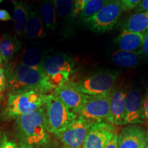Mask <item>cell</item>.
I'll return each mask as SVG.
<instances>
[{
	"mask_svg": "<svg viewBox=\"0 0 148 148\" xmlns=\"http://www.w3.org/2000/svg\"><path fill=\"white\" fill-rule=\"evenodd\" d=\"M129 86L121 83L114 86L110 93V108L113 123L115 126L123 125L125 101Z\"/></svg>",
	"mask_w": 148,
	"mask_h": 148,
	"instance_id": "14",
	"label": "cell"
},
{
	"mask_svg": "<svg viewBox=\"0 0 148 148\" xmlns=\"http://www.w3.org/2000/svg\"><path fill=\"white\" fill-rule=\"evenodd\" d=\"M58 18L64 26L75 21L73 17L74 0H53Z\"/></svg>",
	"mask_w": 148,
	"mask_h": 148,
	"instance_id": "23",
	"label": "cell"
},
{
	"mask_svg": "<svg viewBox=\"0 0 148 148\" xmlns=\"http://www.w3.org/2000/svg\"><path fill=\"white\" fill-rule=\"evenodd\" d=\"M21 49V44L16 36L5 33L0 37V51L5 70L8 69Z\"/></svg>",
	"mask_w": 148,
	"mask_h": 148,
	"instance_id": "17",
	"label": "cell"
},
{
	"mask_svg": "<svg viewBox=\"0 0 148 148\" xmlns=\"http://www.w3.org/2000/svg\"><path fill=\"white\" fill-rule=\"evenodd\" d=\"M148 136L138 124L127 125L118 133V148H145Z\"/></svg>",
	"mask_w": 148,
	"mask_h": 148,
	"instance_id": "13",
	"label": "cell"
},
{
	"mask_svg": "<svg viewBox=\"0 0 148 148\" xmlns=\"http://www.w3.org/2000/svg\"><path fill=\"white\" fill-rule=\"evenodd\" d=\"M77 115L82 116L90 122L105 121L114 125L110 108V94L87 95Z\"/></svg>",
	"mask_w": 148,
	"mask_h": 148,
	"instance_id": "8",
	"label": "cell"
},
{
	"mask_svg": "<svg viewBox=\"0 0 148 148\" xmlns=\"http://www.w3.org/2000/svg\"><path fill=\"white\" fill-rule=\"evenodd\" d=\"M145 148H148V141H147V145H146Z\"/></svg>",
	"mask_w": 148,
	"mask_h": 148,
	"instance_id": "36",
	"label": "cell"
},
{
	"mask_svg": "<svg viewBox=\"0 0 148 148\" xmlns=\"http://www.w3.org/2000/svg\"><path fill=\"white\" fill-rule=\"evenodd\" d=\"M12 21L15 34L22 37L25 34V27L28 18L29 7L21 1H14Z\"/></svg>",
	"mask_w": 148,
	"mask_h": 148,
	"instance_id": "20",
	"label": "cell"
},
{
	"mask_svg": "<svg viewBox=\"0 0 148 148\" xmlns=\"http://www.w3.org/2000/svg\"><path fill=\"white\" fill-rule=\"evenodd\" d=\"M44 58L45 57H43L41 51L38 48L32 47L23 49L16 55L8 69L5 70V74L9 73L12 68L18 64L42 71Z\"/></svg>",
	"mask_w": 148,
	"mask_h": 148,
	"instance_id": "15",
	"label": "cell"
},
{
	"mask_svg": "<svg viewBox=\"0 0 148 148\" xmlns=\"http://www.w3.org/2000/svg\"><path fill=\"white\" fill-rule=\"evenodd\" d=\"M116 132V126L112 123L91 122L82 148H104Z\"/></svg>",
	"mask_w": 148,
	"mask_h": 148,
	"instance_id": "11",
	"label": "cell"
},
{
	"mask_svg": "<svg viewBox=\"0 0 148 148\" xmlns=\"http://www.w3.org/2000/svg\"><path fill=\"white\" fill-rule=\"evenodd\" d=\"M75 66L73 59L65 53H58L45 56L42 72L51 90L70 80Z\"/></svg>",
	"mask_w": 148,
	"mask_h": 148,
	"instance_id": "3",
	"label": "cell"
},
{
	"mask_svg": "<svg viewBox=\"0 0 148 148\" xmlns=\"http://www.w3.org/2000/svg\"><path fill=\"white\" fill-rule=\"evenodd\" d=\"M44 96L38 91L8 94L6 104L3 111L5 119H16L18 116L29 114L43 106Z\"/></svg>",
	"mask_w": 148,
	"mask_h": 148,
	"instance_id": "4",
	"label": "cell"
},
{
	"mask_svg": "<svg viewBox=\"0 0 148 148\" xmlns=\"http://www.w3.org/2000/svg\"><path fill=\"white\" fill-rule=\"evenodd\" d=\"M10 20H12V18L8 11L5 9H0V21H9Z\"/></svg>",
	"mask_w": 148,
	"mask_h": 148,
	"instance_id": "33",
	"label": "cell"
},
{
	"mask_svg": "<svg viewBox=\"0 0 148 148\" xmlns=\"http://www.w3.org/2000/svg\"><path fill=\"white\" fill-rule=\"evenodd\" d=\"M143 59L141 51L132 52L122 50L114 51L111 60L117 66L122 68H135L138 66Z\"/></svg>",
	"mask_w": 148,
	"mask_h": 148,
	"instance_id": "19",
	"label": "cell"
},
{
	"mask_svg": "<svg viewBox=\"0 0 148 148\" xmlns=\"http://www.w3.org/2000/svg\"><path fill=\"white\" fill-rule=\"evenodd\" d=\"M90 123L91 122L77 115L56 136L64 148H82Z\"/></svg>",
	"mask_w": 148,
	"mask_h": 148,
	"instance_id": "9",
	"label": "cell"
},
{
	"mask_svg": "<svg viewBox=\"0 0 148 148\" xmlns=\"http://www.w3.org/2000/svg\"><path fill=\"white\" fill-rule=\"evenodd\" d=\"M0 148H19L16 142L9 139L6 133L0 131Z\"/></svg>",
	"mask_w": 148,
	"mask_h": 148,
	"instance_id": "25",
	"label": "cell"
},
{
	"mask_svg": "<svg viewBox=\"0 0 148 148\" xmlns=\"http://www.w3.org/2000/svg\"><path fill=\"white\" fill-rule=\"evenodd\" d=\"M7 79L4 68L0 66V99L3 97L5 90H6Z\"/></svg>",
	"mask_w": 148,
	"mask_h": 148,
	"instance_id": "27",
	"label": "cell"
},
{
	"mask_svg": "<svg viewBox=\"0 0 148 148\" xmlns=\"http://www.w3.org/2000/svg\"><path fill=\"white\" fill-rule=\"evenodd\" d=\"M39 12L42 23L50 31H55L58 27V16L53 0H40Z\"/></svg>",
	"mask_w": 148,
	"mask_h": 148,
	"instance_id": "21",
	"label": "cell"
},
{
	"mask_svg": "<svg viewBox=\"0 0 148 148\" xmlns=\"http://www.w3.org/2000/svg\"><path fill=\"white\" fill-rule=\"evenodd\" d=\"M147 124H148V120H147ZM147 136H148V134H147Z\"/></svg>",
	"mask_w": 148,
	"mask_h": 148,
	"instance_id": "38",
	"label": "cell"
},
{
	"mask_svg": "<svg viewBox=\"0 0 148 148\" xmlns=\"http://www.w3.org/2000/svg\"><path fill=\"white\" fill-rule=\"evenodd\" d=\"M42 148H64L62 145H59L58 144H54L51 142H49L45 146H44Z\"/></svg>",
	"mask_w": 148,
	"mask_h": 148,
	"instance_id": "34",
	"label": "cell"
},
{
	"mask_svg": "<svg viewBox=\"0 0 148 148\" xmlns=\"http://www.w3.org/2000/svg\"><path fill=\"white\" fill-rule=\"evenodd\" d=\"M119 76V71L107 70L90 75L77 82H73L77 89L85 95H108L115 86Z\"/></svg>",
	"mask_w": 148,
	"mask_h": 148,
	"instance_id": "6",
	"label": "cell"
},
{
	"mask_svg": "<svg viewBox=\"0 0 148 148\" xmlns=\"http://www.w3.org/2000/svg\"><path fill=\"white\" fill-rule=\"evenodd\" d=\"M5 75L7 79L6 89L8 94L31 90L46 94L52 90L47 84L41 70L18 64L12 68Z\"/></svg>",
	"mask_w": 148,
	"mask_h": 148,
	"instance_id": "2",
	"label": "cell"
},
{
	"mask_svg": "<svg viewBox=\"0 0 148 148\" xmlns=\"http://www.w3.org/2000/svg\"><path fill=\"white\" fill-rule=\"evenodd\" d=\"M141 52L144 59L148 60V30L144 35V40L143 46H142Z\"/></svg>",
	"mask_w": 148,
	"mask_h": 148,
	"instance_id": "29",
	"label": "cell"
},
{
	"mask_svg": "<svg viewBox=\"0 0 148 148\" xmlns=\"http://www.w3.org/2000/svg\"><path fill=\"white\" fill-rule=\"evenodd\" d=\"M53 94L62 101L68 109L77 114L86 101L87 95L77 89L73 81L69 80L53 90Z\"/></svg>",
	"mask_w": 148,
	"mask_h": 148,
	"instance_id": "12",
	"label": "cell"
},
{
	"mask_svg": "<svg viewBox=\"0 0 148 148\" xmlns=\"http://www.w3.org/2000/svg\"><path fill=\"white\" fill-rule=\"evenodd\" d=\"M88 1V0H74V9L73 13L74 20L78 17L81 11L82 10L83 8Z\"/></svg>",
	"mask_w": 148,
	"mask_h": 148,
	"instance_id": "28",
	"label": "cell"
},
{
	"mask_svg": "<svg viewBox=\"0 0 148 148\" xmlns=\"http://www.w3.org/2000/svg\"><path fill=\"white\" fill-rule=\"evenodd\" d=\"M24 36L28 39L42 38L47 36L39 12L36 10H32L30 7Z\"/></svg>",
	"mask_w": 148,
	"mask_h": 148,
	"instance_id": "18",
	"label": "cell"
},
{
	"mask_svg": "<svg viewBox=\"0 0 148 148\" xmlns=\"http://www.w3.org/2000/svg\"><path fill=\"white\" fill-rule=\"evenodd\" d=\"M134 10L136 13L148 12V0H141L138 6L134 9Z\"/></svg>",
	"mask_w": 148,
	"mask_h": 148,
	"instance_id": "31",
	"label": "cell"
},
{
	"mask_svg": "<svg viewBox=\"0 0 148 148\" xmlns=\"http://www.w3.org/2000/svg\"><path fill=\"white\" fill-rule=\"evenodd\" d=\"M143 108L145 119L148 120V85L146 86L145 93L143 95Z\"/></svg>",
	"mask_w": 148,
	"mask_h": 148,
	"instance_id": "30",
	"label": "cell"
},
{
	"mask_svg": "<svg viewBox=\"0 0 148 148\" xmlns=\"http://www.w3.org/2000/svg\"><path fill=\"white\" fill-rule=\"evenodd\" d=\"M123 29L143 34L145 33L148 30V12H137L130 16L123 25Z\"/></svg>",
	"mask_w": 148,
	"mask_h": 148,
	"instance_id": "22",
	"label": "cell"
},
{
	"mask_svg": "<svg viewBox=\"0 0 148 148\" xmlns=\"http://www.w3.org/2000/svg\"><path fill=\"white\" fill-rule=\"evenodd\" d=\"M123 11L118 0H109L99 12L82 22L84 26L92 32H106L114 27Z\"/></svg>",
	"mask_w": 148,
	"mask_h": 148,
	"instance_id": "7",
	"label": "cell"
},
{
	"mask_svg": "<svg viewBox=\"0 0 148 148\" xmlns=\"http://www.w3.org/2000/svg\"><path fill=\"white\" fill-rule=\"evenodd\" d=\"M108 1L109 0H88L79 14L78 16L79 20L82 21L93 16L102 8Z\"/></svg>",
	"mask_w": 148,
	"mask_h": 148,
	"instance_id": "24",
	"label": "cell"
},
{
	"mask_svg": "<svg viewBox=\"0 0 148 148\" xmlns=\"http://www.w3.org/2000/svg\"><path fill=\"white\" fill-rule=\"evenodd\" d=\"M2 64V58H1V51H0V65Z\"/></svg>",
	"mask_w": 148,
	"mask_h": 148,
	"instance_id": "35",
	"label": "cell"
},
{
	"mask_svg": "<svg viewBox=\"0 0 148 148\" xmlns=\"http://www.w3.org/2000/svg\"><path fill=\"white\" fill-rule=\"evenodd\" d=\"M43 106L49 132L55 136L62 132L77 116L53 93L45 94Z\"/></svg>",
	"mask_w": 148,
	"mask_h": 148,
	"instance_id": "5",
	"label": "cell"
},
{
	"mask_svg": "<svg viewBox=\"0 0 148 148\" xmlns=\"http://www.w3.org/2000/svg\"><path fill=\"white\" fill-rule=\"evenodd\" d=\"M3 1H4V0H0V3H1V2H2Z\"/></svg>",
	"mask_w": 148,
	"mask_h": 148,
	"instance_id": "37",
	"label": "cell"
},
{
	"mask_svg": "<svg viewBox=\"0 0 148 148\" xmlns=\"http://www.w3.org/2000/svg\"><path fill=\"white\" fill-rule=\"evenodd\" d=\"M15 120V135L19 148H42L50 142L45 109L41 108Z\"/></svg>",
	"mask_w": 148,
	"mask_h": 148,
	"instance_id": "1",
	"label": "cell"
},
{
	"mask_svg": "<svg viewBox=\"0 0 148 148\" xmlns=\"http://www.w3.org/2000/svg\"><path fill=\"white\" fill-rule=\"evenodd\" d=\"M143 99V92L139 86L135 84L131 85L125 97L123 125L140 124L145 121Z\"/></svg>",
	"mask_w": 148,
	"mask_h": 148,
	"instance_id": "10",
	"label": "cell"
},
{
	"mask_svg": "<svg viewBox=\"0 0 148 148\" xmlns=\"http://www.w3.org/2000/svg\"><path fill=\"white\" fill-rule=\"evenodd\" d=\"M144 35L145 33L143 34L122 29L114 42L119 50L132 52L140 51L143 46Z\"/></svg>",
	"mask_w": 148,
	"mask_h": 148,
	"instance_id": "16",
	"label": "cell"
},
{
	"mask_svg": "<svg viewBox=\"0 0 148 148\" xmlns=\"http://www.w3.org/2000/svg\"><path fill=\"white\" fill-rule=\"evenodd\" d=\"M104 148H118V132H116Z\"/></svg>",
	"mask_w": 148,
	"mask_h": 148,
	"instance_id": "32",
	"label": "cell"
},
{
	"mask_svg": "<svg viewBox=\"0 0 148 148\" xmlns=\"http://www.w3.org/2000/svg\"><path fill=\"white\" fill-rule=\"evenodd\" d=\"M123 11H129L135 9L141 0H118Z\"/></svg>",
	"mask_w": 148,
	"mask_h": 148,
	"instance_id": "26",
	"label": "cell"
}]
</instances>
